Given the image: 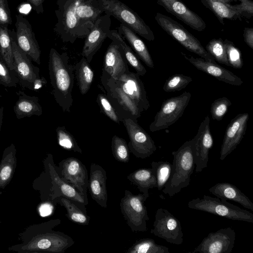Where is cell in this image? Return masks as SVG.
Masks as SVG:
<instances>
[{
  "instance_id": "1",
  "label": "cell",
  "mask_w": 253,
  "mask_h": 253,
  "mask_svg": "<svg viewBox=\"0 0 253 253\" xmlns=\"http://www.w3.org/2000/svg\"><path fill=\"white\" fill-rule=\"evenodd\" d=\"M60 222L55 219L28 226L19 233L20 243L7 250L17 253H64L74 242L66 234L53 230Z\"/></svg>"
},
{
  "instance_id": "2",
  "label": "cell",
  "mask_w": 253,
  "mask_h": 253,
  "mask_svg": "<svg viewBox=\"0 0 253 253\" xmlns=\"http://www.w3.org/2000/svg\"><path fill=\"white\" fill-rule=\"evenodd\" d=\"M66 52L59 53L51 48L49 54L48 71L52 93L63 112L70 113L73 105L74 67Z\"/></svg>"
},
{
  "instance_id": "3",
  "label": "cell",
  "mask_w": 253,
  "mask_h": 253,
  "mask_svg": "<svg viewBox=\"0 0 253 253\" xmlns=\"http://www.w3.org/2000/svg\"><path fill=\"white\" fill-rule=\"evenodd\" d=\"M79 0H57L55 13L57 22L54 32L63 42L73 43L78 39L85 38L91 27L78 17L76 9Z\"/></svg>"
},
{
  "instance_id": "4",
  "label": "cell",
  "mask_w": 253,
  "mask_h": 253,
  "mask_svg": "<svg viewBox=\"0 0 253 253\" xmlns=\"http://www.w3.org/2000/svg\"><path fill=\"white\" fill-rule=\"evenodd\" d=\"M192 145L191 139L185 142L176 151L172 152L173 161L170 175L162 190L164 193L171 197L190 185L195 165Z\"/></svg>"
},
{
  "instance_id": "5",
  "label": "cell",
  "mask_w": 253,
  "mask_h": 253,
  "mask_svg": "<svg viewBox=\"0 0 253 253\" xmlns=\"http://www.w3.org/2000/svg\"><path fill=\"white\" fill-rule=\"evenodd\" d=\"M188 208L212 213L226 218L253 223V214L226 201L204 195L188 203Z\"/></svg>"
},
{
  "instance_id": "6",
  "label": "cell",
  "mask_w": 253,
  "mask_h": 253,
  "mask_svg": "<svg viewBox=\"0 0 253 253\" xmlns=\"http://www.w3.org/2000/svg\"><path fill=\"white\" fill-rule=\"evenodd\" d=\"M104 12L126 24L135 33L149 41H153V31L133 10L119 0H97Z\"/></svg>"
},
{
  "instance_id": "7",
  "label": "cell",
  "mask_w": 253,
  "mask_h": 253,
  "mask_svg": "<svg viewBox=\"0 0 253 253\" xmlns=\"http://www.w3.org/2000/svg\"><path fill=\"white\" fill-rule=\"evenodd\" d=\"M155 19L158 24L166 33L188 50L198 55L206 60L215 62L200 41L179 23L159 12L156 13Z\"/></svg>"
},
{
  "instance_id": "8",
  "label": "cell",
  "mask_w": 253,
  "mask_h": 253,
  "mask_svg": "<svg viewBox=\"0 0 253 253\" xmlns=\"http://www.w3.org/2000/svg\"><path fill=\"white\" fill-rule=\"evenodd\" d=\"M149 197L143 194L134 195L126 190L120 201L121 211L128 226L133 232L147 230L149 218L144 202Z\"/></svg>"
},
{
  "instance_id": "9",
  "label": "cell",
  "mask_w": 253,
  "mask_h": 253,
  "mask_svg": "<svg viewBox=\"0 0 253 253\" xmlns=\"http://www.w3.org/2000/svg\"><path fill=\"white\" fill-rule=\"evenodd\" d=\"M100 79L106 95L121 121L125 118L137 120L141 112L134 102L117 85L115 79L103 70Z\"/></svg>"
},
{
  "instance_id": "10",
  "label": "cell",
  "mask_w": 253,
  "mask_h": 253,
  "mask_svg": "<svg viewBox=\"0 0 253 253\" xmlns=\"http://www.w3.org/2000/svg\"><path fill=\"white\" fill-rule=\"evenodd\" d=\"M191 97V93L185 91L165 100L149 126L150 130L155 132L167 128L175 123L183 115Z\"/></svg>"
},
{
  "instance_id": "11",
  "label": "cell",
  "mask_w": 253,
  "mask_h": 253,
  "mask_svg": "<svg viewBox=\"0 0 253 253\" xmlns=\"http://www.w3.org/2000/svg\"><path fill=\"white\" fill-rule=\"evenodd\" d=\"M122 122L129 138L127 144L129 151L136 158L145 159L157 150L154 141L148 133L138 124L137 120L125 118Z\"/></svg>"
},
{
  "instance_id": "12",
  "label": "cell",
  "mask_w": 253,
  "mask_h": 253,
  "mask_svg": "<svg viewBox=\"0 0 253 253\" xmlns=\"http://www.w3.org/2000/svg\"><path fill=\"white\" fill-rule=\"evenodd\" d=\"M153 228L150 233L176 245L183 242V234L180 221L168 210L160 208L157 210Z\"/></svg>"
},
{
  "instance_id": "13",
  "label": "cell",
  "mask_w": 253,
  "mask_h": 253,
  "mask_svg": "<svg viewBox=\"0 0 253 253\" xmlns=\"http://www.w3.org/2000/svg\"><path fill=\"white\" fill-rule=\"evenodd\" d=\"M13 50L14 70L19 84L24 88L32 90L34 82L40 77V69L34 65L31 60L17 45L15 32L10 31Z\"/></svg>"
},
{
  "instance_id": "14",
  "label": "cell",
  "mask_w": 253,
  "mask_h": 253,
  "mask_svg": "<svg viewBox=\"0 0 253 253\" xmlns=\"http://www.w3.org/2000/svg\"><path fill=\"white\" fill-rule=\"evenodd\" d=\"M15 26L17 45L31 60L40 65L41 51L32 25L23 15L19 14L16 16Z\"/></svg>"
},
{
  "instance_id": "15",
  "label": "cell",
  "mask_w": 253,
  "mask_h": 253,
  "mask_svg": "<svg viewBox=\"0 0 253 253\" xmlns=\"http://www.w3.org/2000/svg\"><path fill=\"white\" fill-rule=\"evenodd\" d=\"M210 124V117L207 115L201 123L196 135L192 139V152L197 172H201L207 168L210 150L213 144Z\"/></svg>"
},
{
  "instance_id": "16",
  "label": "cell",
  "mask_w": 253,
  "mask_h": 253,
  "mask_svg": "<svg viewBox=\"0 0 253 253\" xmlns=\"http://www.w3.org/2000/svg\"><path fill=\"white\" fill-rule=\"evenodd\" d=\"M235 235V231L231 227L211 232L192 253H230L234 246Z\"/></svg>"
},
{
  "instance_id": "17",
  "label": "cell",
  "mask_w": 253,
  "mask_h": 253,
  "mask_svg": "<svg viewBox=\"0 0 253 253\" xmlns=\"http://www.w3.org/2000/svg\"><path fill=\"white\" fill-rule=\"evenodd\" d=\"M61 178L76 189L86 199L88 186L87 171L78 159L70 157L59 163Z\"/></svg>"
},
{
  "instance_id": "18",
  "label": "cell",
  "mask_w": 253,
  "mask_h": 253,
  "mask_svg": "<svg viewBox=\"0 0 253 253\" xmlns=\"http://www.w3.org/2000/svg\"><path fill=\"white\" fill-rule=\"evenodd\" d=\"M111 25L110 16L106 14L101 15L96 19L85 37L81 55L89 63L107 38Z\"/></svg>"
},
{
  "instance_id": "19",
  "label": "cell",
  "mask_w": 253,
  "mask_h": 253,
  "mask_svg": "<svg viewBox=\"0 0 253 253\" xmlns=\"http://www.w3.org/2000/svg\"><path fill=\"white\" fill-rule=\"evenodd\" d=\"M115 80L141 113L149 108L150 103L144 84L137 73L129 71Z\"/></svg>"
},
{
  "instance_id": "20",
  "label": "cell",
  "mask_w": 253,
  "mask_h": 253,
  "mask_svg": "<svg viewBox=\"0 0 253 253\" xmlns=\"http://www.w3.org/2000/svg\"><path fill=\"white\" fill-rule=\"evenodd\" d=\"M249 119V114L246 112L239 114L230 121L227 127L221 147V160H224L241 142L245 134Z\"/></svg>"
},
{
  "instance_id": "21",
  "label": "cell",
  "mask_w": 253,
  "mask_h": 253,
  "mask_svg": "<svg viewBox=\"0 0 253 253\" xmlns=\"http://www.w3.org/2000/svg\"><path fill=\"white\" fill-rule=\"evenodd\" d=\"M157 1L168 12L192 29L199 32L206 29V24L203 19L179 0H157Z\"/></svg>"
},
{
  "instance_id": "22",
  "label": "cell",
  "mask_w": 253,
  "mask_h": 253,
  "mask_svg": "<svg viewBox=\"0 0 253 253\" xmlns=\"http://www.w3.org/2000/svg\"><path fill=\"white\" fill-rule=\"evenodd\" d=\"M184 58L199 70L210 75L218 80L231 85L240 86L243 82L233 73L216 64V62L206 60L202 58L187 57L181 52Z\"/></svg>"
},
{
  "instance_id": "23",
  "label": "cell",
  "mask_w": 253,
  "mask_h": 253,
  "mask_svg": "<svg viewBox=\"0 0 253 253\" xmlns=\"http://www.w3.org/2000/svg\"><path fill=\"white\" fill-rule=\"evenodd\" d=\"M102 70L115 80L130 71L127 62L119 46L113 41L104 55Z\"/></svg>"
},
{
  "instance_id": "24",
  "label": "cell",
  "mask_w": 253,
  "mask_h": 253,
  "mask_svg": "<svg viewBox=\"0 0 253 253\" xmlns=\"http://www.w3.org/2000/svg\"><path fill=\"white\" fill-rule=\"evenodd\" d=\"M106 179L105 169L98 164L91 163L88 187L92 199L104 208L107 207L108 200Z\"/></svg>"
},
{
  "instance_id": "25",
  "label": "cell",
  "mask_w": 253,
  "mask_h": 253,
  "mask_svg": "<svg viewBox=\"0 0 253 253\" xmlns=\"http://www.w3.org/2000/svg\"><path fill=\"white\" fill-rule=\"evenodd\" d=\"M43 164L44 168L48 172L51 184L53 185L51 188V191H53L55 188H57L61 192V195L70 200L84 206L88 204L87 199L84 198L73 186L62 180L57 173L54 165L49 161V154L44 159Z\"/></svg>"
},
{
  "instance_id": "26",
  "label": "cell",
  "mask_w": 253,
  "mask_h": 253,
  "mask_svg": "<svg viewBox=\"0 0 253 253\" xmlns=\"http://www.w3.org/2000/svg\"><path fill=\"white\" fill-rule=\"evenodd\" d=\"M209 191L217 198L238 203L244 208L253 211V203L250 198L236 186L229 182H219L211 186Z\"/></svg>"
},
{
  "instance_id": "27",
  "label": "cell",
  "mask_w": 253,
  "mask_h": 253,
  "mask_svg": "<svg viewBox=\"0 0 253 253\" xmlns=\"http://www.w3.org/2000/svg\"><path fill=\"white\" fill-rule=\"evenodd\" d=\"M17 150L11 143L3 151L0 162V195L11 181L17 166Z\"/></svg>"
},
{
  "instance_id": "28",
  "label": "cell",
  "mask_w": 253,
  "mask_h": 253,
  "mask_svg": "<svg viewBox=\"0 0 253 253\" xmlns=\"http://www.w3.org/2000/svg\"><path fill=\"white\" fill-rule=\"evenodd\" d=\"M118 32L126 40L133 51L146 66L153 68L154 64L149 50L145 43L136 33L123 23L120 24Z\"/></svg>"
},
{
  "instance_id": "29",
  "label": "cell",
  "mask_w": 253,
  "mask_h": 253,
  "mask_svg": "<svg viewBox=\"0 0 253 253\" xmlns=\"http://www.w3.org/2000/svg\"><path fill=\"white\" fill-rule=\"evenodd\" d=\"M18 99L13 107L16 117L21 119L32 116H41L42 113V106L39 103V99L35 96L27 95L24 91L16 92Z\"/></svg>"
},
{
  "instance_id": "30",
  "label": "cell",
  "mask_w": 253,
  "mask_h": 253,
  "mask_svg": "<svg viewBox=\"0 0 253 253\" xmlns=\"http://www.w3.org/2000/svg\"><path fill=\"white\" fill-rule=\"evenodd\" d=\"M107 38L119 46L127 63L134 68L140 76L145 75L147 72L146 69L118 31L110 30Z\"/></svg>"
},
{
  "instance_id": "31",
  "label": "cell",
  "mask_w": 253,
  "mask_h": 253,
  "mask_svg": "<svg viewBox=\"0 0 253 253\" xmlns=\"http://www.w3.org/2000/svg\"><path fill=\"white\" fill-rule=\"evenodd\" d=\"M127 178L142 194L148 197V190L157 186L156 176L152 168L138 169L128 175Z\"/></svg>"
},
{
  "instance_id": "32",
  "label": "cell",
  "mask_w": 253,
  "mask_h": 253,
  "mask_svg": "<svg viewBox=\"0 0 253 253\" xmlns=\"http://www.w3.org/2000/svg\"><path fill=\"white\" fill-rule=\"evenodd\" d=\"M76 12L83 22L92 27L104 11L97 0H79Z\"/></svg>"
},
{
  "instance_id": "33",
  "label": "cell",
  "mask_w": 253,
  "mask_h": 253,
  "mask_svg": "<svg viewBox=\"0 0 253 253\" xmlns=\"http://www.w3.org/2000/svg\"><path fill=\"white\" fill-rule=\"evenodd\" d=\"M202 3L210 9L216 16L220 22L224 25V19L241 20V15L234 5L223 3L217 0H200Z\"/></svg>"
},
{
  "instance_id": "34",
  "label": "cell",
  "mask_w": 253,
  "mask_h": 253,
  "mask_svg": "<svg viewBox=\"0 0 253 253\" xmlns=\"http://www.w3.org/2000/svg\"><path fill=\"white\" fill-rule=\"evenodd\" d=\"M80 91L82 95L89 90L94 79V72L86 59L83 57L74 67Z\"/></svg>"
},
{
  "instance_id": "35",
  "label": "cell",
  "mask_w": 253,
  "mask_h": 253,
  "mask_svg": "<svg viewBox=\"0 0 253 253\" xmlns=\"http://www.w3.org/2000/svg\"><path fill=\"white\" fill-rule=\"evenodd\" d=\"M53 202H57L63 206L67 211L66 215L72 222L80 224L88 225L90 218L80 210L71 200L61 195L55 198Z\"/></svg>"
},
{
  "instance_id": "36",
  "label": "cell",
  "mask_w": 253,
  "mask_h": 253,
  "mask_svg": "<svg viewBox=\"0 0 253 253\" xmlns=\"http://www.w3.org/2000/svg\"><path fill=\"white\" fill-rule=\"evenodd\" d=\"M0 53L11 70H14L13 50L10 30L0 25Z\"/></svg>"
},
{
  "instance_id": "37",
  "label": "cell",
  "mask_w": 253,
  "mask_h": 253,
  "mask_svg": "<svg viewBox=\"0 0 253 253\" xmlns=\"http://www.w3.org/2000/svg\"><path fill=\"white\" fill-rule=\"evenodd\" d=\"M126 253H170L169 248L158 245L155 241L150 238L136 241L126 252Z\"/></svg>"
},
{
  "instance_id": "38",
  "label": "cell",
  "mask_w": 253,
  "mask_h": 253,
  "mask_svg": "<svg viewBox=\"0 0 253 253\" xmlns=\"http://www.w3.org/2000/svg\"><path fill=\"white\" fill-rule=\"evenodd\" d=\"M151 166L156 178V188L162 190L170 175L172 164L167 161L152 162Z\"/></svg>"
},
{
  "instance_id": "39",
  "label": "cell",
  "mask_w": 253,
  "mask_h": 253,
  "mask_svg": "<svg viewBox=\"0 0 253 253\" xmlns=\"http://www.w3.org/2000/svg\"><path fill=\"white\" fill-rule=\"evenodd\" d=\"M207 51L219 63L229 66L228 61L225 47L222 39H213L210 41L206 46Z\"/></svg>"
},
{
  "instance_id": "40",
  "label": "cell",
  "mask_w": 253,
  "mask_h": 253,
  "mask_svg": "<svg viewBox=\"0 0 253 253\" xmlns=\"http://www.w3.org/2000/svg\"><path fill=\"white\" fill-rule=\"evenodd\" d=\"M57 139L59 145L68 151L82 153V149L77 142L65 126H58L56 128Z\"/></svg>"
},
{
  "instance_id": "41",
  "label": "cell",
  "mask_w": 253,
  "mask_h": 253,
  "mask_svg": "<svg viewBox=\"0 0 253 253\" xmlns=\"http://www.w3.org/2000/svg\"><path fill=\"white\" fill-rule=\"evenodd\" d=\"M111 149L115 159L122 163H127L129 159V149L126 141L117 136L112 138Z\"/></svg>"
},
{
  "instance_id": "42",
  "label": "cell",
  "mask_w": 253,
  "mask_h": 253,
  "mask_svg": "<svg viewBox=\"0 0 253 253\" xmlns=\"http://www.w3.org/2000/svg\"><path fill=\"white\" fill-rule=\"evenodd\" d=\"M192 81V79L189 76L176 74L166 80L163 89L167 92L179 91L185 88Z\"/></svg>"
},
{
  "instance_id": "43",
  "label": "cell",
  "mask_w": 253,
  "mask_h": 253,
  "mask_svg": "<svg viewBox=\"0 0 253 253\" xmlns=\"http://www.w3.org/2000/svg\"><path fill=\"white\" fill-rule=\"evenodd\" d=\"M223 42L230 66L237 69H241L243 61L240 50L231 41L225 39Z\"/></svg>"
},
{
  "instance_id": "44",
  "label": "cell",
  "mask_w": 253,
  "mask_h": 253,
  "mask_svg": "<svg viewBox=\"0 0 253 253\" xmlns=\"http://www.w3.org/2000/svg\"><path fill=\"white\" fill-rule=\"evenodd\" d=\"M18 83L14 70L9 68L0 53V84L5 87H15Z\"/></svg>"
},
{
  "instance_id": "45",
  "label": "cell",
  "mask_w": 253,
  "mask_h": 253,
  "mask_svg": "<svg viewBox=\"0 0 253 253\" xmlns=\"http://www.w3.org/2000/svg\"><path fill=\"white\" fill-rule=\"evenodd\" d=\"M231 104V101L226 97H220L215 100L211 107L212 119L214 120L221 121Z\"/></svg>"
},
{
  "instance_id": "46",
  "label": "cell",
  "mask_w": 253,
  "mask_h": 253,
  "mask_svg": "<svg viewBox=\"0 0 253 253\" xmlns=\"http://www.w3.org/2000/svg\"><path fill=\"white\" fill-rule=\"evenodd\" d=\"M96 101L101 110L107 117L114 122L120 124L121 120L106 95L98 94Z\"/></svg>"
},
{
  "instance_id": "47",
  "label": "cell",
  "mask_w": 253,
  "mask_h": 253,
  "mask_svg": "<svg viewBox=\"0 0 253 253\" xmlns=\"http://www.w3.org/2000/svg\"><path fill=\"white\" fill-rule=\"evenodd\" d=\"M7 0H0V25L7 26L12 23Z\"/></svg>"
},
{
  "instance_id": "48",
  "label": "cell",
  "mask_w": 253,
  "mask_h": 253,
  "mask_svg": "<svg viewBox=\"0 0 253 253\" xmlns=\"http://www.w3.org/2000/svg\"><path fill=\"white\" fill-rule=\"evenodd\" d=\"M239 0L241 3L234 5V7L241 16L248 18H251L253 15V1L251 0Z\"/></svg>"
},
{
  "instance_id": "49",
  "label": "cell",
  "mask_w": 253,
  "mask_h": 253,
  "mask_svg": "<svg viewBox=\"0 0 253 253\" xmlns=\"http://www.w3.org/2000/svg\"><path fill=\"white\" fill-rule=\"evenodd\" d=\"M53 210V205L48 202H44L39 207V212L42 216H46L51 214Z\"/></svg>"
},
{
  "instance_id": "50",
  "label": "cell",
  "mask_w": 253,
  "mask_h": 253,
  "mask_svg": "<svg viewBox=\"0 0 253 253\" xmlns=\"http://www.w3.org/2000/svg\"><path fill=\"white\" fill-rule=\"evenodd\" d=\"M243 37L246 44L252 49H253V28H245Z\"/></svg>"
},
{
  "instance_id": "51",
  "label": "cell",
  "mask_w": 253,
  "mask_h": 253,
  "mask_svg": "<svg viewBox=\"0 0 253 253\" xmlns=\"http://www.w3.org/2000/svg\"><path fill=\"white\" fill-rule=\"evenodd\" d=\"M32 8L38 14L43 13V3L44 0H27Z\"/></svg>"
},
{
  "instance_id": "52",
  "label": "cell",
  "mask_w": 253,
  "mask_h": 253,
  "mask_svg": "<svg viewBox=\"0 0 253 253\" xmlns=\"http://www.w3.org/2000/svg\"><path fill=\"white\" fill-rule=\"evenodd\" d=\"M47 81L43 77H40L34 82L32 90H37L45 85Z\"/></svg>"
},
{
  "instance_id": "53",
  "label": "cell",
  "mask_w": 253,
  "mask_h": 253,
  "mask_svg": "<svg viewBox=\"0 0 253 253\" xmlns=\"http://www.w3.org/2000/svg\"><path fill=\"white\" fill-rule=\"evenodd\" d=\"M3 114H4V107L3 106H1L0 107V133L1 131V126L3 122Z\"/></svg>"
},
{
  "instance_id": "54",
  "label": "cell",
  "mask_w": 253,
  "mask_h": 253,
  "mask_svg": "<svg viewBox=\"0 0 253 253\" xmlns=\"http://www.w3.org/2000/svg\"><path fill=\"white\" fill-rule=\"evenodd\" d=\"M218 1H220L221 2H222L223 3H227L230 1H231V0H217Z\"/></svg>"
},
{
  "instance_id": "55",
  "label": "cell",
  "mask_w": 253,
  "mask_h": 253,
  "mask_svg": "<svg viewBox=\"0 0 253 253\" xmlns=\"http://www.w3.org/2000/svg\"><path fill=\"white\" fill-rule=\"evenodd\" d=\"M1 220H0V224L1 223Z\"/></svg>"
}]
</instances>
